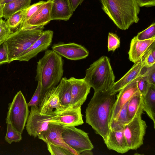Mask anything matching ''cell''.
<instances>
[{
	"instance_id": "14",
	"label": "cell",
	"mask_w": 155,
	"mask_h": 155,
	"mask_svg": "<svg viewBox=\"0 0 155 155\" xmlns=\"http://www.w3.org/2000/svg\"><path fill=\"white\" fill-rule=\"evenodd\" d=\"M51 48L60 55L71 60L84 59L89 55L88 51L85 47L74 43L54 44Z\"/></svg>"
},
{
	"instance_id": "24",
	"label": "cell",
	"mask_w": 155,
	"mask_h": 155,
	"mask_svg": "<svg viewBox=\"0 0 155 155\" xmlns=\"http://www.w3.org/2000/svg\"><path fill=\"white\" fill-rule=\"evenodd\" d=\"M60 82L59 99L61 105L66 109L70 108L71 105V84L66 77L62 78Z\"/></svg>"
},
{
	"instance_id": "12",
	"label": "cell",
	"mask_w": 155,
	"mask_h": 155,
	"mask_svg": "<svg viewBox=\"0 0 155 155\" xmlns=\"http://www.w3.org/2000/svg\"><path fill=\"white\" fill-rule=\"evenodd\" d=\"M123 127L118 124H110L109 132L104 141L108 149L121 154L130 150L125 141Z\"/></svg>"
},
{
	"instance_id": "31",
	"label": "cell",
	"mask_w": 155,
	"mask_h": 155,
	"mask_svg": "<svg viewBox=\"0 0 155 155\" xmlns=\"http://www.w3.org/2000/svg\"><path fill=\"white\" fill-rule=\"evenodd\" d=\"M155 37V23L152 24L148 27L138 33L136 36L139 40H145Z\"/></svg>"
},
{
	"instance_id": "42",
	"label": "cell",
	"mask_w": 155,
	"mask_h": 155,
	"mask_svg": "<svg viewBox=\"0 0 155 155\" xmlns=\"http://www.w3.org/2000/svg\"><path fill=\"white\" fill-rule=\"evenodd\" d=\"M17 0H3V1L1 3L2 5H3L7 3L14 1Z\"/></svg>"
},
{
	"instance_id": "27",
	"label": "cell",
	"mask_w": 155,
	"mask_h": 155,
	"mask_svg": "<svg viewBox=\"0 0 155 155\" xmlns=\"http://www.w3.org/2000/svg\"><path fill=\"white\" fill-rule=\"evenodd\" d=\"M21 134L14 129L10 124H7L6 133L5 137L7 142L9 144L13 142H19L22 139Z\"/></svg>"
},
{
	"instance_id": "44",
	"label": "cell",
	"mask_w": 155,
	"mask_h": 155,
	"mask_svg": "<svg viewBox=\"0 0 155 155\" xmlns=\"http://www.w3.org/2000/svg\"><path fill=\"white\" fill-rule=\"evenodd\" d=\"M3 1V0H0V3H1Z\"/></svg>"
},
{
	"instance_id": "18",
	"label": "cell",
	"mask_w": 155,
	"mask_h": 155,
	"mask_svg": "<svg viewBox=\"0 0 155 155\" xmlns=\"http://www.w3.org/2000/svg\"><path fill=\"white\" fill-rule=\"evenodd\" d=\"M63 128V127L60 125L50 123L47 130L42 133L38 138L45 143L48 141L55 145L63 147L69 151L74 155H78L64 141L62 136Z\"/></svg>"
},
{
	"instance_id": "30",
	"label": "cell",
	"mask_w": 155,
	"mask_h": 155,
	"mask_svg": "<svg viewBox=\"0 0 155 155\" xmlns=\"http://www.w3.org/2000/svg\"><path fill=\"white\" fill-rule=\"evenodd\" d=\"M48 150L52 155H74L67 149L55 145L49 141H46Z\"/></svg>"
},
{
	"instance_id": "9",
	"label": "cell",
	"mask_w": 155,
	"mask_h": 155,
	"mask_svg": "<svg viewBox=\"0 0 155 155\" xmlns=\"http://www.w3.org/2000/svg\"><path fill=\"white\" fill-rule=\"evenodd\" d=\"M57 113L50 115L41 114L38 106H31L25 125L28 134L35 137H39L47 130L50 121Z\"/></svg>"
},
{
	"instance_id": "2",
	"label": "cell",
	"mask_w": 155,
	"mask_h": 155,
	"mask_svg": "<svg viewBox=\"0 0 155 155\" xmlns=\"http://www.w3.org/2000/svg\"><path fill=\"white\" fill-rule=\"evenodd\" d=\"M63 65L61 55L53 50H46L37 62L35 78L41 84V98L47 91L60 82L63 74Z\"/></svg>"
},
{
	"instance_id": "39",
	"label": "cell",
	"mask_w": 155,
	"mask_h": 155,
	"mask_svg": "<svg viewBox=\"0 0 155 155\" xmlns=\"http://www.w3.org/2000/svg\"><path fill=\"white\" fill-rule=\"evenodd\" d=\"M140 7L154 6L155 0H136Z\"/></svg>"
},
{
	"instance_id": "13",
	"label": "cell",
	"mask_w": 155,
	"mask_h": 155,
	"mask_svg": "<svg viewBox=\"0 0 155 155\" xmlns=\"http://www.w3.org/2000/svg\"><path fill=\"white\" fill-rule=\"evenodd\" d=\"M71 84V105L70 108L81 107L87 99L91 87L84 78L71 77L68 79Z\"/></svg>"
},
{
	"instance_id": "3",
	"label": "cell",
	"mask_w": 155,
	"mask_h": 155,
	"mask_svg": "<svg viewBox=\"0 0 155 155\" xmlns=\"http://www.w3.org/2000/svg\"><path fill=\"white\" fill-rule=\"evenodd\" d=\"M102 8L120 29H128L137 23L140 6L136 0H101Z\"/></svg>"
},
{
	"instance_id": "28",
	"label": "cell",
	"mask_w": 155,
	"mask_h": 155,
	"mask_svg": "<svg viewBox=\"0 0 155 155\" xmlns=\"http://www.w3.org/2000/svg\"><path fill=\"white\" fill-rule=\"evenodd\" d=\"M128 101L123 106L116 119L110 122V125L111 124H115L123 127L130 121L128 118L127 114V107Z\"/></svg>"
},
{
	"instance_id": "22",
	"label": "cell",
	"mask_w": 155,
	"mask_h": 155,
	"mask_svg": "<svg viewBox=\"0 0 155 155\" xmlns=\"http://www.w3.org/2000/svg\"><path fill=\"white\" fill-rule=\"evenodd\" d=\"M143 97V111L153 121L155 129V85L151 84L146 94Z\"/></svg>"
},
{
	"instance_id": "11",
	"label": "cell",
	"mask_w": 155,
	"mask_h": 155,
	"mask_svg": "<svg viewBox=\"0 0 155 155\" xmlns=\"http://www.w3.org/2000/svg\"><path fill=\"white\" fill-rule=\"evenodd\" d=\"M53 32L51 30L43 31L40 37L27 50L17 57L14 61H28L38 53L46 50L52 41Z\"/></svg>"
},
{
	"instance_id": "40",
	"label": "cell",
	"mask_w": 155,
	"mask_h": 155,
	"mask_svg": "<svg viewBox=\"0 0 155 155\" xmlns=\"http://www.w3.org/2000/svg\"><path fill=\"white\" fill-rule=\"evenodd\" d=\"M84 0H68L71 9L74 12L78 7L81 5Z\"/></svg>"
},
{
	"instance_id": "29",
	"label": "cell",
	"mask_w": 155,
	"mask_h": 155,
	"mask_svg": "<svg viewBox=\"0 0 155 155\" xmlns=\"http://www.w3.org/2000/svg\"><path fill=\"white\" fill-rule=\"evenodd\" d=\"M6 21L0 18V47L13 32Z\"/></svg>"
},
{
	"instance_id": "5",
	"label": "cell",
	"mask_w": 155,
	"mask_h": 155,
	"mask_svg": "<svg viewBox=\"0 0 155 155\" xmlns=\"http://www.w3.org/2000/svg\"><path fill=\"white\" fill-rule=\"evenodd\" d=\"M44 28L19 27L4 43L8 50V64L29 48L42 35Z\"/></svg>"
},
{
	"instance_id": "8",
	"label": "cell",
	"mask_w": 155,
	"mask_h": 155,
	"mask_svg": "<svg viewBox=\"0 0 155 155\" xmlns=\"http://www.w3.org/2000/svg\"><path fill=\"white\" fill-rule=\"evenodd\" d=\"M62 136L65 143L78 155L84 150L94 148L88 134L75 127H63Z\"/></svg>"
},
{
	"instance_id": "19",
	"label": "cell",
	"mask_w": 155,
	"mask_h": 155,
	"mask_svg": "<svg viewBox=\"0 0 155 155\" xmlns=\"http://www.w3.org/2000/svg\"><path fill=\"white\" fill-rule=\"evenodd\" d=\"M134 63L129 71L119 80L115 82L109 89L110 93L116 94L127 84L143 74V68L145 64L143 57Z\"/></svg>"
},
{
	"instance_id": "16",
	"label": "cell",
	"mask_w": 155,
	"mask_h": 155,
	"mask_svg": "<svg viewBox=\"0 0 155 155\" xmlns=\"http://www.w3.org/2000/svg\"><path fill=\"white\" fill-rule=\"evenodd\" d=\"M52 0H48L27 21L19 27H37L44 28V26L51 21V11Z\"/></svg>"
},
{
	"instance_id": "20",
	"label": "cell",
	"mask_w": 155,
	"mask_h": 155,
	"mask_svg": "<svg viewBox=\"0 0 155 155\" xmlns=\"http://www.w3.org/2000/svg\"><path fill=\"white\" fill-rule=\"evenodd\" d=\"M155 41V37L145 40H139L136 36L134 37L131 41L128 53L130 61L135 63L140 60L149 47Z\"/></svg>"
},
{
	"instance_id": "6",
	"label": "cell",
	"mask_w": 155,
	"mask_h": 155,
	"mask_svg": "<svg viewBox=\"0 0 155 155\" xmlns=\"http://www.w3.org/2000/svg\"><path fill=\"white\" fill-rule=\"evenodd\" d=\"M143 103L134 118L123 127L124 135L129 150H135L143 144L144 137L147 127L142 118L143 113Z\"/></svg>"
},
{
	"instance_id": "41",
	"label": "cell",
	"mask_w": 155,
	"mask_h": 155,
	"mask_svg": "<svg viewBox=\"0 0 155 155\" xmlns=\"http://www.w3.org/2000/svg\"><path fill=\"white\" fill-rule=\"evenodd\" d=\"M92 150H88L83 151L81 152L80 155H93V154Z\"/></svg>"
},
{
	"instance_id": "45",
	"label": "cell",
	"mask_w": 155,
	"mask_h": 155,
	"mask_svg": "<svg viewBox=\"0 0 155 155\" xmlns=\"http://www.w3.org/2000/svg\"></svg>"
},
{
	"instance_id": "36",
	"label": "cell",
	"mask_w": 155,
	"mask_h": 155,
	"mask_svg": "<svg viewBox=\"0 0 155 155\" xmlns=\"http://www.w3.org/2000/svg\"><path fill=\"white\" fill-rule=\"evenodd\" d=\"M154 43L155 41L151 45L143 56L144 60V67L145 68L150 67L155 64V59L153 58L151 54L152 48Z\"/></svg>"
},
{
	"instance_id": "17",
	"label": "cell",
	"mask_w": 155,
	"mask_h": 155,
	"mask_svg": "<svg viewBox=\"0 0 155 155\" xmlns=\"http://www.w3.org/2000/svg\"><path fill=\"white\" fill-rule=\"evenodd\" d=\"M142 74L127 84L119 91L114 106L110 123L116 119L124 104L134 94L139 91L137 86V81Z\"/></svg>"
},
{
	"instance_id": "32",
	"label": "cell",
	"mask_w": 155,
	"mask_h": 155,
	"mask_svg": "<svg viewBox=\"0 0 155 155\" xmlns=\"http://www.w3.org/2000/svg\"><path fill=\"white\" fill-rule=\"evenodd\" d=\"M120 39L117 35L109 32L108 38V50L114 51L120 46Z\"/></svg>"
},
{
	"instance_id": "7",
	"label": "cell",
	"mask_w": 155,
	"mask_h": 155,
	"mask_svg": "<svg viewBox=\"0 0 155 155\" xmlns=\"http://www.w3.org/2000/svg\"><path fill=\"white\" fill-rule=\"evenodd\" d=\"M6 123L10 124L15 130L22 134L29 114L28 106L21 91L8 104Z\"/></svg>"
},
{
	"instance_id": "10",
	"label": "cell",
	"mask_w": 155,
	"mask_h": 155,
	"mask_svg": "<svg viewBox=\"0 0 155 155\" xmlns=\"http://www.w3.org/2000/svg\"><path fill=\"white\" fill-rule=\"evenodd\" d=\"M61 83L47 91L42 96L38 107L41 114L50 115L65 109L61 105L59 98Z\"/></svg>"
},
{
	"instance_id": "33",
	"label": "cell",
	"mask_w": 155,
	"mask_h": 155,
	"mask_svg": "<svg viewBox=\"0 0 155 155\" xmlns=\"http://www.w3.org/2000/svg\"><path fill=\"white\" fill-rule=\"evenodd\" d=\"M151 84H150L144 73L137 81V86L139 91L143 96H144L147 93Z\"/></svg>"
},
{
	"instance_id": "43",
	"label": "cell",
	"mask_w": 155,
	"mask_h": 155,
	"mask_svg": "<svg viewBox=\"0 0 155 155\" xmlns=\"http://www.w3.org/2000/svg\"><path fill=\"white\" fill-rule=\"evenodd\" d=\"M3 5H2L0 2V18L3 17L2 9Z\"/></svg>"
},
{
	"instance_id": "25",
	"label": "cell",
	"mask_w": 155,
	"mask_h": 155,
	"mask_svg": "<svg viewBox=\"0 0 155 155\" xmlns=\"http://www.w3.org/2000/svg\"><path fill=\"white\" fill-rule=\"evenodd\" d=\"M143 98V96L139 91L134 94L129 100L127 107V114L130 121L134 118L142 104Z\"/></svg>"
},
{
	"instance_id": "34",
	"label": "cell",
	"mask_w": 155,
	"mask_h": 155,
	"mask_svg": "<svg viewBox=\"0 0 155 155\" xmlns=\"http://www.w3.org/2000/svg\"><path fill=\"white\" fill-rule=\"evenodd\" d=\"M45 2L43 1H40L36 3L31 5L28 8L25 9L23 20L21 24L29 19L38 10Z\"/></svg>"
},
{
	"instance_id": "15",
	"label": "cell",
	"mask_w": 155,
	"mask_h": 155,
	"mask_svg": "<svg viewBox=\"0 0 155 155\" xmlns=\"http://www.w3.org/2000/svg\"><path fill=\"white\" fill-rule=\"evenodd\" d=\"M50 123L60 125L63 127H75L84 123L81 107L71 108L57 113Z\"/></svg>"
},
{
	"instance_id": "1",
	"label": "cell",
	"mask_w": 155,
	"mask_h": 155,
	"mask_svg": "<svg viewBox=\"0 0 155 155\" xmlns=\"http://www.w3.org/2000/svg\"><path fill=\"white\" fill-rule=\"evenodd\" d=\"M116 97V94L110 93L109 90L94 92L86 109V123L102 137L104 141L110 130L111 116Z\"/></svg>"
},
{
	"instance_id": "38",
	"label": "cell",
	"mask_w": 155,
	"mask_h": 155,
	"mask_svg": "<svg viewBox=\"0 0 155 155\" xmlns=\"http://www.w3.org/2000/svg\"><path fill=\"white\" fill-rule=\"evenodd\" d=\"M8 61L7 49L5 45L3 43L0 47V65L6 63L8 64Z\"/></svg>"
},
{
	"instance_id": "37",
	"label": "cell",
	"mask_w": 155,
	"mask_h": 155,
	"mask_svg": "<svg viewBox=\"0 0 155 155\" xmlns=\"http://www.w3.org/2000/svg\"><path fill=\"white\" fill-rule=\"evenodd\" d=\"M144 74L149 83L155 85V64L150 67L145 68Z\"/></svg>"
},
{
	"instance_id": "35",
	"label": "cell",
	"mask_w": 155,
	"mask_h": 155,
	"mask_svg": "<svg viewBox=\"0 0 155 155\" xmlns=\"http://www.w3.org/2000/svg\"><path fill=\"white\" fill-rule=\"evenodd\" d=\"M42 97L41 88L40 83L38 82V85L35 93L31 100L28 103V107H39Z\"/></svg>"
},
{
	"instance_id": "26",
	"label": "cell",
	"mask_w": 155,
	"mask_h": 155,
	"mask_svg": "<svg viewBox=\"0 0 155 155\" xmlns=\"http://www.w3.org/2000/svg\"><path fill=\"white\" fill-rule=\"evenodd\" d=\"M25 9L13 14L7 19L6 22L12 30L18 28L23 22Z\"/></svg>"
},
{
	"instance_id": "23",
	"label": "cell",
	"mask_w": 155,
	"mask_h": 155,
	"mask_svg": "<svg viewBox=\"0 0 155 155\" xmlns=\"http://www.w3.org/2000/svg\"><path fill=\"white\" fill-rule=\"evenodd\" d=\"M31 0H17L5 4L2 9L3 17L7 19L13 14L29 7Z\"/></svg>"
},
{
	"instance_id": "21",
	"label": "cell",
	"mask_w": 155,
	"mask_h": 155,
	"mask_svg": "<svg viewBox=\"0 0 155 155\" xmlns=\"http://www.w3.org/2000/svg\"><path fill=\"white\" fill-rule=\"evenodd\" d=\"M73 12L68 0H52L51 20L67 21L71 17Z\"/></svg>"
},
{
	"instance_id": "4",
	"label": "cell",
	"mask_w": 155,
	"mask_h": 155,
	"mask_svg": "<svg viewBox=\"0 0 155 155\" xmlns=\"http://www.w3.org/2000/svg\"><path fill=\"white\" fill-rule=\"evenodd\" d=\"M84 78L94 92L108 90L115 79L109 58L103 56L94 62L86 70Z\"/></svg>"
}]
</instances>
